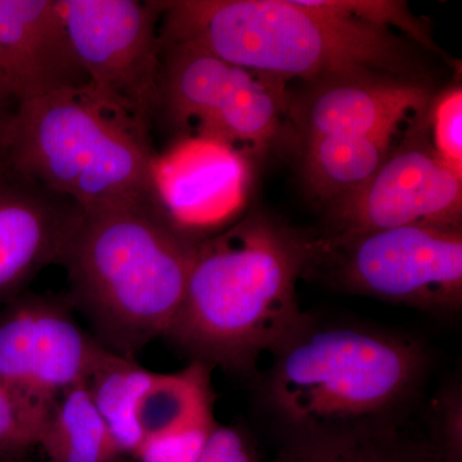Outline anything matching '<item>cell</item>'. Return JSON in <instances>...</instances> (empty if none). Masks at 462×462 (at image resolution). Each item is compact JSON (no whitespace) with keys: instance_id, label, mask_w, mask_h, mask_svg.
Segmentation results:
<instances>
[{"instance_id":"1","label":"cell","mask_w":462,"mask_h":462,"mask_svg":"<svg viewBox=\"0 0 462 462\" xmlns=\"http://www.w3.org/2000/svg\"><path fill=\"white\" fill-rule=\"evenodd\" d=\"M269 355L254 378V406L279 447L404 430L424 407L430 351L402 331L309 314Z\"/></svg>"},{"instance_id":"2","label":"cell","mask_w":462,"mask_h":462,"mask_svg":"<svg viewBox=\"0 0 462 462\" xmlns=\"http://www.w3.org/2000/svg\"><path fill=\"white\" fill-rule=\"evenodd\" d=\"M310 247L311 240L260 212L200 240L166 338L190 361L251 375L309 318L297 282Z\"/></svg>"},{"instance_id":"3","label":"cell","mask_w":462,"mask_h":462,"mask_svg":"<svg viewBox=\"0 0 462 462\" xmlns=\"http://www.w3.org/2000/svg\"><path fill=\"white\" fill-rule=\"evenodd\" d=\"M199 243L161 199L80 207L60 263L69 303L93 322L106 348L135 358L171 327Z\"/></svg>"},{"instance_id":"4","label":"cell","mask_w":462,"mask_h":462,"mask_svg":"<svg viewBox=\"0 0 462 462\" xmlns=\"http://www.w3.org/2000/svg\"><path fill=\"white\" fill-rule=\"evenodd\" d=\"M162 44H188L243 69L306 83L352 74L421 80L411 48L392 32L337 16L312 0L162 2Z\"/></svg>"},{"instance_id":"5","label":"cell","mask_w":462,"mask_h":462,"mask_svg":"<svg viewBox=\"0 0 462 462\" xmlns=\"http://www.w3.org/2000/svg\"><path fill=\"white\" fill-rule=\"evenodd\" d=\"M0 162L83 208L161 199L148 134L88 89L17 103L0 127Z\"/></svg>"},{"instance_id":"6","label":"cell","mask_w":462,"mask_h":462,"mask_svg":"<svg viewBox=\"0 0 462 462\" xmlns=\"http://www.w3.org/2000/svg\"><path fill=\"white\" fill-rule=\"evenodd\" d=\"M356 296L456 315L462 307V227L411 225L311 240L305 275Z\"/></svg>"},{"instance_id":"7","label":"cell","mask_w":462,"mask_h":462,"mask_svg":"<svg viewBox=\"0 0 462 462\" xmlns=\"http://www.w3.org/2000/svg\"><path fill=\"white\" fill-rule=\"evenodd\" d=\"M88 90L148 134L160 91L162 2L58 0Z\"/></svg>"},{"instance_id":"8","label":"cell","mask_w":462,"mask_h":462,"mask_svg":"<svg viewBox=\"0 0 462 462\" xmlns=\"http://www.w3.org/2000/svg\"><path fill=\"white\" fill-rule=\"evenodd\" d=\"M285 80L188 44H162L157 112L199 135L263 151L282 129Z\"/></svg>"},{"instance_id":"9","label":"cell","mask_w":462,"mask_h":462,"mask_svg":"<svg viewBox=\"0 0 462 462\" xmlns=\"http://www.w3.org/2000/svg\"><path fill=\"white\" fill-rule=\"evenodd\" d=\"M428 109L413 116L406 135L394 144L373 178L333 205L327 236L411 225L462 227V173L434 151Z\"/></svg>"},{"instance_id":"10","label":"cell","mask_w":462,"mask_h":462,"mask_svg":"<svg viewBox=\"0 0 462 462\" xmlns=\"http://www.w3.org/2000/svg\"><path fill=\"white\" fill-rule=\"evenodd\" d=\"M108 352L78 324L69 300L25 291L0 307V380L39 406L87 382Z\"/></svg>"},{"instance_id":"11","label":"cell","mask_w":462,"mask_h":462,"mask_svg":"<svg viewBox=\"0 0 462 462\" xmlns=\"http://www.w3.org/2000/svg\"><path fill=\"white\" fill-rule=\"evenodd\" d=\"M0 83L16 103L88 89L58 0H0Z\"/></svg>"},{"instance_id":"12","label":"cell","mask_w":462,"mask_h":462,"mask_svg":"<svg viewBox=\"0 0 462 462\" xmlns=\"http://www.w3.org/2000/svg\"><path fill=\"white\" fill-rule=\"evenodd\" d=\"M79 207L0 162V307L60 264Z\"/></svg>"},{"instance_id":"13","label":"cell","mask_w":462,"mask_h":462,"mask_svg":"<svg viewBox=\"0 0 462 462\" xmlns=\"http://www.w3.org/2000/svg\"><path fill=\"white\" fill-rule=\"evenodd\" d=\"M307 84L291 108L303 143L401 126L433 99L424 81L389 75H339Z\"/></svg>"},{"instance_id":"14","label":"cell","mask_w":462,"mask_h":462,"mask_svg":"<svg viewBox=\"0 0 462 462\" xmlns=\"http://www.w3.org/2000/svg\"><path fill=\"white\" fill-rule=\"evenodd\" d=\"M156 171L167 214L197 239L196 227L220 223L238 211L251 178L242 152L202 135L181 143L162 165L157 161Z\"/></svg>"},{"instance_id":"15","label":"cell","mask_w":462,"mask_h":462,"mask_svg":"<svg viewBox=\"0 0 462 462\" xmlns=\"http://www.w3.org/2000/svg\"><path fill=\"white\" fill-rule=\"evenodd\" d=\"M401 126L363 135L325 136L303 143V175L316 196L331 205L348 199L373 178Z\"/></svg>"},{"instance_id":"16","label":"cell","mask_w":462,"mask_h":462,"mask_svg":"<svg viewBox=\"0 0 462 462\" xmlns=\"http://www.w3.org/2000/svg\"><path fill=\"white\" fill-rule=\"evenodd\" d=\"M50 462H123L87 384L67 389L51 403L41 438Z\"/></svg>"},{"instance_id":"17","label":"cell","mask_w":462,"mask_h":462,"mask_svg":"<svg viewBox=\"0 0 462 462\" xmlns=\"http://www.w3.org/2000/svg\"><path fill=\"white\" fill-rule=\"evenodd\" d=\"M156 375L135 358L109 351L85 382L97 411L125 457L135 458L144 440L139 409Z\"/></svg>"},{"instance_id":"18","label":"cell","mask_w":462,"mask_h":462,"mask_svg":"<svg viewBox=\"0 0 462 462\" xmlns=\"http://www.w3.org/2000/svg\"><path fill=\"white\" fill-rule=\"evenodd\" d=\"M212 370L208 365L190 361L180 372L157 373L139 409L144 439L215 416L217 396L212 384Z\"/></svg>"},{"instance_id":"19","label":"cell","mask_w":462,"mask_h":462,"mask_svg":"<svg viewBox=\"0 0 462 462\" xmlns=\"http://www.w3.org/2000/svg\"><path fill=\"white\" fill-rule=\"evenodd\" d=\"M273 462H438L425 437L409 430L345 433L279 447Z\"/></svg>"},{"instance_id":"20","label":"cell","mask_w":462,"mask_h":462,"mask_svg":"<svg viewBox=\"0 0 462 462\" xmlns=\"http://www.w3.org/2000/svg\"><path fill=\"white\" fill-rule=\"evenodd\" d=\"M51 407L12 392L0 380V462H17L41 445Z\"/></svg>"},{"instance_id":"21","label":"cell","mask_w":462,"mask_h":462,"mask_svg":"<svg viewBox=\"0 0 462 462\" xmlns=\"http://www.w3.org/2000/svg\"><path fill=\"white\" fill-rule=\"evenodd\" d=\"M312 3L329 14L361 21L380 29L396 27L416 44L438 53L439 50L431 39L430 30L413 16L406 2L396 0H312Z\"/></svg>"},{"instance_id":"22","label":"cell","mask_w":462,"mask_h":462,"mask_svg":"<svg viewBox=\"0 0 462 462\" xmlns=\"http://www.w3.org/2000/svg\"><path fill=\"white\" fill-rule=\"evenodd\" d=\"M425 439L438 462H462V384L451 378L443 383L424 406Z\"/></svg>"},{"instance_id":"23","label":"cell","mask_w":462,"mask_h":462,"mask_svg":"<svg viewBox=\"0 0 462 462\" xmlns=\"http://www.w3.org/2000/svg\"><path fill=\"white\" fill-rule=\"evenodd\" d=\"M428 125L434 151L443 162L462 173V89L443 90L431 99Z\"/></svg>"},{"instance_id":"24","label":"cell","mask_w":462,"mask_h":462,"mask_svg":"<svg viewBox=\"0 0 462 462\" xmlns=\"http://www.w3.org/2000/svg\"><path fill=\"white\" fill-rule=\"evenodd\" d=\"M217 425L215 416H209L180 430L145 438L135 458L139 462H197Z\"/></svg>"},{"instance_id":"25","label":"cell","mask_w":462,"mask_h":462,"mask_svg":"<svg viewBox=\"0 0 462 462\" xmlns=\"http://www.w3.org/2000/svg\"><path fill=\"white\" fill-rule=\"evenodd\" d=\"M197 462H263L256 440L242 425L218 422Z\"/></svg>"},{"instance_id":"26","label":"cell","mask_w":462,"mask_h":462,"mask_svg":"<svg viewBox=\"0 0 462 462\" xmlns=\"http://www.w3.org/2000/svg\"><path fill=\"white\" fill-rule=\"evenodd\" d=\"M0 87H2V84H0Z\"/></svg>"}]
</instances>
